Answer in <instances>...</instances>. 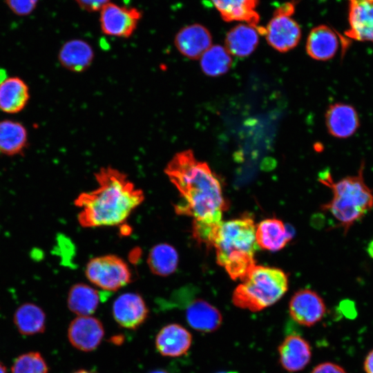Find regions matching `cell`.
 <instances>
[{
  "instance_id": "6da1fadb",
  "label": "cell",
  "mask_w": 373,
  "mask_h": 373,
  "mask_svg": "<svg viewBox=\"0 0 373 373\" xmlns=\"http://www.w3.org/2000/svg\"><path fill=\"white\" fill-rule=\"evenodd\" d=\"M165 173L180 193L175 211L193 219V233L213 229L222 222L228 202L220 180L206 162L183 151L172 157Z\"/></svg>"
},
{
  "instance_id": "7a4b0ae2",
  "label": "cell",
  "mask_w": 373,
  "mask_h": 373,
  "mask_svg": "<svg viewBox=\"0 0 373 373\" xmlns=\"http://www.w3.org/2000/svg\"><path fill=\"white\" fill-rule=\"evenodd\" d=\"M98 187L79 194L75 200L80 209L78 222L85 228L122 224L144 199L127 175L111 167L95 173Z\"/></svg>"
},
{
  "instance_id": "3957f363",
  "label": "cell",
  "mask_w": 373,
  "mask_h": 373,
  "mask_svg": "<svg viewBox=\"0 0 373 373\" xmlns=\"http://www.w3.org/2000/svg\"><path fill=\"white\" fill-rule=\"evenodd\" d=\"M256 229L253 218L243 216L222 221L213 233L210 246L216 249L217 263L233 280H242L256 265Z\"/></svg>"
},
{
  "instance_id": "277c9868",
  "label": "cell",
  "mask_w": 373,
  "mask_h": 373,
  "mask_svg": "<svg viewBox=\"0 0 373 373\" xmlns=\"http://www.w3.org/2000/svg\"><path fill=\"white\" fill-rule=\"evenodd\" d=\"M364 169L365 163L362 162L356 175L337 182L328 171L319 175L320 182L332 192V198L321 209L332 215L337 222L335 227L343 229L344 235L373 208V190L364 180Z\"/></svg>"
},
{
  "instance_id": "5b68a950",
  "label": "cell",
  "mask_w": 373,
  "mask_h": 373,
  "mask_svg": "<svg viewBox=\"0 0 373 373\" xmlns=\"http://www.w3.org/2000/svg\"><path fill=\"white\" fill-rule=\"evenodd\" d=\"M232 294L233 304L257 312L278 301L288 289V276L282 269L254 265Z\"/></svg>"
},
{
  "instance_id": "8992f818",
  "label": "cell",
  "mask_w": 373,
  "mask_h": 373,
  "mask_svg": "<svg viewBox=\"0 0 373 373\" xmlns=\"http://www.w3.org/2000/svg\"><path fill=\"white\" fill-rule=\"evenodd\" d=\"M296 3L294 0L281 4L264 27L267 43L275 50L284 52L297 46L301 37L300 26L293 18Z\"/></svg>"
},
{
  "instance_id": "52a82bcc",
  "label": "cell",
  "mask_w": 373,
  "mask_h": 373,
  "mask_svg": "<svg viewBox=\"0 0 373 373\" xmlns=\"http://www.w3.org/2000/svg\"><path fill=\"white\" fill-rule=\"evenodd\" d=\"M86 276L104 291H113L131 281L128 265L115 255H105L91 259L87 264Z\"/></svg>"
},
{
  "instance_id": "ba28073f",
  "label": "cell",
  "mask_w": 373,
  "mask_h": 373,
  "mask_svg": "<svg viewBox=\"0 0 373 373\" xmlns=\"http://www.w3.org/2000/svg\"><path fill=\"white\" fill-rule=\"evenodd\" d=\"M142 17V11L135 7L109 2L100 10L101 30L108 36L128 38L136 30Z\"/></svg>"
},
{
  "instance_id": "9c48e42d",
  "label": "cell",
  "mask_w": 373,
  "mask_h": 373,
  "mask_svg": "<svg viewBox=\"0 0 373 373\" xmlns=\"http://www.w3.org/2000/svg\"><path fill=\"white\" fill-rule=\"evenodd\" d=\"M289 312L291 318L298 324L311 327L323 319L326 306L318 294L312 289H303L296 291L291 298Z\"/></svg>"
},
{
  "instance_id": "30bf717a",
  "label": "cell",
  "mask_w": 373,
  "mask_h": 373,
  "mask_svg": "<svg viewBox=\"0 0 373 373\" xmlns=\"http://www.w3.org/2000/svg\"><path fill=\"white\" fill-rule=\"evenodd\" d=\"M104 335V327L100 321L90 316L75 318L71 321L68 329L70 343L83 352L95 350Z\"/></svg>"
},
{
  "instance_id": "8fae6325",
  "label": "cell",
  "mask_w": 373,
  "mask_h": 373,
  "mask_svg": "<svg viewBox=\"0 0 373 373\" xmlns=\"http://www.w3.org/2000/svg\"><path fill=\"white\" fill-rule=\"evenodd\" d=\"M149 313L142 297L136 293H124L119 296L113 305V315L122 327L135 329L146 319Z\"/></svg>"
},
{
  "instance_id": "7c38bea8",
  "label": "cell",
  "mask_w": 373,
  "mask_h": 373,
  "mask_svg": "<svg viewBox=\"0 0 373 373\" xmlns=\"http://www.w3.org/2000/svg\"><path fill=\"white\" fill-rule=\"evenodd\" d=\"M349 1V28L345 35L358 41L373 42V0Z\"/></svg>"
},
{
  "instance_id": "4fadbf2b",
  "label": "cell",
  "mask_w": 373,
  "mask_h": 373,
  "mask_svg": "<svg viewBox=\"0 0 373 373\" xmlns=\"http://www.w3.org/2000/svg\"><path fill=\"white\" fill-rule=\"evenodd\" d=\"M279 363L287 372L304 369L312 358V348L307 340L298 334L287 336L278 348Z\"/></svg>"
},
{
  "instance_id": "5bb4252c",
  "label": "cell",
  "mask_w": 373,
  "mask_h": 373,
  "mask_svg": "<svg viewBox=\"0 0 373 373\" xmlns=\"http://www.w3.org/2000/svg\"><path fill=\"white\" fill-rule=\"evenodd\" d=\"M178 51L189 59H198L207 50L212 43V37L209 30L199 23H194L182 28L174 39Z\"/></svg>"
},
{
  "instance_id": "9a60e30c",
  "label": "cell",
  "mask_w": 373,
  "mask_h": 373,
  "mask_svg": "<svg viewBox=\"0 0 373 373\" xmlns=\"http://www.w3.org/2000/svg\"><path fill=\"white\" fill-rule=\"evenodd\" d=\"M325 122L328 132L338 138L351 137L360 126L359 117L354 107L344 103H335L328 107Z\"/></svg>"
},
{
  "instance_id": "2e32d148",
  "label": "cell",
  "mask_w": 373,
  "mask_h": 373,
  "mask_svg": "<svg viewBox=\"0 0 373 373\" xmlns=\"http://www.w3.org/2000/svg\"><path fill=\"white\" fill-rule=\"evenodd\" d=\"M222 19L227 22L240 21L259 29L260 15L256 11L258 0H210Z\"/></svg>"
},
{
  "instance_id": "e0dca14e",
  "label": "cell",
  "mask_w": 373,
  "mask_h": 373,
  "mask_svg": "<svg viewBox=\"0 0 373 373\" xmlns=\"http://www.w3.org/2000/svg\"><path fill=\"white\" fill-rule=\"evenodd\" d=\"M192 343L191 333L180 325L172 323L163 327L155 338V346L164 356L178 357L185 354Z\"/></svg>"
},
{
  "instance_id": "ac0fdd59",
  "label": "cell",
  "mask_w": 373,
  "mask_h": 373,
  "mask_svg": "<svg viewBox=\"0 0 373 373\" xmlns=\"http://www.w3.org/2000/svg\"><path fill=\"white\" fill-rule=\"evenodd\" d=\"M292 238V228L276 218L265 219L261 221L256 229V238L258 247L270 251L282 249Z\"/></svg>"
},
{
  "instance_id": "d6986e66",
  "label": "cell",
  "mask_w": 373,
  "mask_h": 373,
  "mask_svg": "<svg viewBox=\"0 0 373 373\" xmlns=\"http://www.w3.org/2000/svg\"><path fill=\"white\" fill-rule=\"evenodd\" d=\"M340 36L330 27L319 25L307 37L306 51L313 59L326 61L334 57L339 46Z\"/></svg>"
},
{
  "instance_id": "ffe728a7",
  "label": "cell",
  "mask_w": 373,
  "mask_h": 373,
  "mask_svg": "<svg viewBox=\"0 0 373 373\" xmlns=\"http://www.w3.org/2000/svg\"><path fill=\"white\" fill-rule=\"evenodd\" d=\"M186 318L192 328L205 333L217 330L222 323L220 312L202 299H195L187 306Z\"/></svg>"
},
{
  "instance_id": "44dd1931",
  "label": "cell",
  "mask_w": 373,
  "mask_h": 373,
  "mask_svg": "<svg viewBox=\"0 0 373 373\" xmlns=\"http://www.w3.org/2000/svg\"><path fill=\"white\" fill-rule=\"evenodd\" d=\"M27 84L20 77H11L0 82V110L9 114L21 112L30 99Z\"/></svg>"
},
{
  "instance_id": "7402d4cb",
  "label": "cell",
  "mask_w": 373,
  "mask_h": 373,
  "mask_svg": "<svg viewBox=\"0 0 373 373\" xmlns=\"http://www.w3.org/2000/svg\"><path fill=\"white\" fill-rule=\"evenodd\" d=\"M259 34L258 28L245 23H240L227 33L224 48L234 56L247 57L257 47Z\"/></svg>"
},
{
  "instance_id": "603a6c76",
  "label": "cell",
  "mask_w": 373,
  "mask_h": 373,
  "mask_svg": "<svg viewBox=\"0 0 373 373\" xmlns=\"http://www.w3.org/2000/svg\"><path fill=\"white\" fill-rule=\"evenodd\" d=\"M94 57L90 45L81 39L66 42L59 52L60 64L66 69L82 72L88 68Z\"/></svg>"
},
{
  "instance_id": "cb8c5ba5",
  "label": "cell",
  "mask_w": 373,
  "mask_h": 373,
  "mask_svg": "<svg viewBox=\"0 0 373 373\" xmlns=\"http://www.w3.org/2000/svg\"><path fill=\"white\" fill-rule=\"evenodd\" d=\"M28 145V133L19 122L0 121V153L13 156L21 154Z\"/></svg>"
},
{
  "instance_id": "d4e9b609",
  "label": "cell",
  "mask_w": 373,
  "mask_h": 373,
  "mask_svg": "<svg viewBox=\"0 0 373 373\" xmlns=\"http://www.w3.org/2000/svg\"><path fill=\"white\" fill-rule=\"evenodd\" d=\"M101 292L89 285L77 283L73 285L68 294V309L78 316H90L97 309Z\"/></svg>"
},
{
  "instance_id": "484cf974",
  "label": "cell",
  "mask_w": 373,
  "mask_h": 373,
  "mask_svg": "<svg viewBox=\"0 0 373 373\" xmlns=\"http://www.w3.org/2000/svg\"><path fill=\"white\" fill-rule=\"evenodd\" d=\"M14 323L22 335L42 333L46 328V314L37 305L25 303L19 306L13 316Z\"/></svg>"
},
{
  "instance_id": "4316f807",
  "label": "cell",
  "mask_w": 373,
  "mask_h": 373,
  "mask_svg": "<svg viewBox=\"0 0 373 373\" xmlns=\"http://www.w3.org/2000/svg\"><path fill=\"white\" fill-rule=\"evenodd\" d=\"M147 262L153 274L166 276L176 270L178 254L173 246L166 243L158 244L151 249Z\"/></svg>"
},
{
  "instance_id": "83f0119b",
  "label": "cell",
  "mask_w": 373,
  "mask_h": 373,
  "mask_svg": "<svg viewBox=\"0 0 373 373\" xmlns=\"http://www.w3.org/2000/svg\"><path fill=\"white\" fill-rule=\"evenodd\" d=\"M200 66L209 76H219L231 68L232 60L229 52L221 46H211L200 57Z\"/></svg>"
},
{
  "instance_id": "f1b7e54d",
  "label": "cell",
  "mask_w": 373,
  "mask_h": 373,
  "mask_svg": "<svg viewBox=\"0 0 373 373\" xmlns=\"http://www.w3.org/2000/svg\"><path fill=\"white\" fill-rule=\"evenodd\" d=\"M12 373H48V365L37 352H30L19 356L14 361Z\"/></svg>"
},
{
  "instance_id": "f546056e",
  "label": "cell",
  "mask_w": 373,
  "mask_h": 373,
  "mask_svg": "<svg viewBox=\"0 0 373 373\" xmlns=\"http://www.w3.org/2000/svg\"><path fill=\"white\" fill-rule=\"evenodd\" d=\"M39 0H6L9 8L17 15H30L36 8Z\"/></svg>"
},
{
  "instance_id": "4dcf8cb0",
  "label": "cell",
  "mask_w": 373,
  "mask_h": 373,
  "mask_svg": "<svg viewBox=\"0 0 373 373\" xmlns=\"http://www.w3.org/2000/svg\"><path fill=\"white\" fill-rule=\"evenodd\" d=\"M77 5L87 12H96L109 3V0H75Z\"/></svg>"
},
{
  "instance_id": "1f68e13d",
  "label": "cell",
  "mask_w": 373,
  "mask_h": 373,
  "mask_svg": "<svg viewBox=\"0 0 373 373\" xmlns=\"http://www.w3.org/2000/svg\"><path fill=\"white\" fill-rule=\"evenodd\" d=\"M311 373H347L340 365L330 362L317 365Z\"/></svg>"
},
{
  "instance_id": "d6a6232c",
  "label": "cell",
  "mask_w": 373,
  "mask_h": 373,
  "mask_svg": "<svg viewBox=\"0 0 373 373\" xmlns=\"http://www.w3.org/2000/svg\"><path fill=\"white\" fill-rule=\"evenodd\" d=\"M364 370L366 373H373V350L365 357Z\"/></svg>"
},
{
  "instance_id": "836d02e7",
  "label": "cell",
  "mask_w": 373,
  "mask_h": 373,
  "mask_svg": "<svg viewBox=\"0 0 373 373\" xmlns=\"http://www.w3.org/2000/svg\"><path fill=\"white\" fill-rule=\"evenodd\" d=\"M367 251L370 256L373 258V239L369 242Z\"/></svg>"
},
{
  "instance_id": "e575fe53",
  "label": "cell",
  "mask_w": 373,
  "mask_h": 373,
  "mask_svg": "<svg viewBox=\"0 0 373 373\" xmlns=\"http://www.w3.org/2000/svg\"><path fill=\"white\" fill-rule=\"evenodd\" d=\"M0 373H6V367L1 361H0Z\"/></svg>"
},
{
  "instance_id": "d590c367",
  "label": "cell",
  "mask_w": 373,
  "mask_h": 373,
  "mask_svg": "<svg viewBox=\"0 0 373 373\" xmlns=\"http://www.w3.org/2000/svg\"><path fill=\"white\" fill-rule=\"evenodd\" d=\"M150 373H169L166 370H156L151 372Z\"/></svg>"
},
{
  "instance_id": "8d00e7d4",
  "label": "cell",
  "mask_w": 373,
  "mask_h": 373,
  "mask_svg": "<svg viewBox=\"0 0 373 373\" xmlns=\"http://www.w3.org/2000/svg\"><path fill=\"white\" fill-rule=\"evenodd\" d=\"M73 373H93V372H90L89 371H86V370H78V371H76Z\"/></svg>"
},
{
  "instance_id": "74e56055",
  "label": "cell",
  "mask_w": 373,
  "mask_h": 373,
  "mask_svg": "<svg viewBox=\"0 0 373 373\" xmlns=\"http://www.w3.org/2000/svg\"><path fill=\"white\" fill-rule=\"evenodd\" d=\"M217 373H234V372H217Z\"/></svg>"
}]
</instances>
